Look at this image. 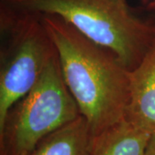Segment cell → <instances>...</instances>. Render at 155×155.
Instances as JSON below:
<instances>
[{
  "label": "cell",
  "mask_w": 155,
  "mask_h": 155,
  "mask_svg": "<svg viewBox=\"0 0 155 155\" xmlns=\"http://www.w3.org/2000/svg\"><path fill=\"white\" fill-rule=\"evenodd\" d=\"M59 58L61 73L93 137L124 119L129 70L61 17L41 14Z\"/></svg>",
  "instance_id": "obj_1"
},
{
  "label": "cell",
  "mask_w": 155,
  "mask_h": 155,
  "mask_svg": "<svg viewBox=\"0 0 155 155\" xmlns=\"http://www.w3.org/2000/svg\"><path fill=\"white\" fill-rule=\"evenodd\" d=\"M9 5L61 17L93 42L110 50L129 71L155 43V21L126 0H2Z\"/></svg>",
  "instance_id": "obj_2"
},
{
  "label": "cell",
  "mask_w": 155,
  "mask_h": 155,
  "mask_svg": "<svg viewBox=\"0 0 155 155\" xmlns=\"http://www.w3.org/2000/svg\"><path fill=\"white\" fill-rule=\"evenodd\" d=\"M0 127L8 112L38 81L57 54L41 14L2 2Z\"/></svg>",
  "instance_id": "obj_3"
},
{
  "label": "cell",
  "mask_w": 155,
  "mask_h": 155,
  "mask_svg": "<svg viewBox=\"0 0 155 155\" xmlns=\"http://www.w3.org/2000/svg\"><path fill=\"white\" fill-rule=\"evenodd\" d=\"M80 116L61 73L58 54L0 127V155H30L50 134Z\"/></svg>",
  "instance_id": "obj_4"
},
{
  "label": "cell",
  "mask_w": 155,
  "mask_h": 155,
  "mask_svg": "<svg viewBox=\"0 0 155 155\" xmlns=\"http://www.w3.org/2000/svg\"><path fill=\"white\" fill-rule=\"evenodd\" d=\"M124 119L155 136V43L129 71V97Z\"/></svg>",
  "instance_id": "obj_5"
},
{
  "label": "cell",
  "mask_w": 155,
  "mask_h": 155,
  "mask_svg": "<svg viewBox=\"0 0 155 155\" xmlns=\"http://www.w3.org/2000/svg\"><path fill=\"white\" fill-rule=\"evenodd\" d=\"M151 138L122 119L93 137L90 155H147Z\"/></svg>",
  "instance_id": "obj_6"
},
{
  "label": "cell",
  "mask_w": 155,
  "mask_h": 155,
  "mask_svg": "<svg viewBox=\"0 0 155 155\" xmlns=\"http://www.w3.org/2000/svg\"><path fill=\"white\" fill-rule=\"evenodd\" d=\"M93 135L80 116L44 138L30 155H90Z\"/></svg>",
  "instance_id": "obj_7"
},
{
  "label": "cell",
  "mask_w": 155,
  "mask_h": 155,
  "mask_svg": "<svg viewBox=\"0 0 155 155\" xmlns=\"http://www.w3.org/2000/svg\"><path fill=\"white\" fill-rule=\"evenodd\" d=\"M147 155H155V136L151 138Z\"/></svg>",
  "instance_id": "obj_8"
},
{
  "label": "cell",
  "mask_w": 155,
  "mask_h": 155,
  "mask_svg": "<svg viewBox=\"0 0 155 155\" xmlns=\"http://www.w3.org/2000/svg\"><path fill=\"white\" fill-rule=\"evenodd\" d=\"M150 9H151L152 11H153V13H154V16H155V4L152 5H151V7H150Z\"/></svg>",
  "instance_id": "obj_9"
}]
</instances>
